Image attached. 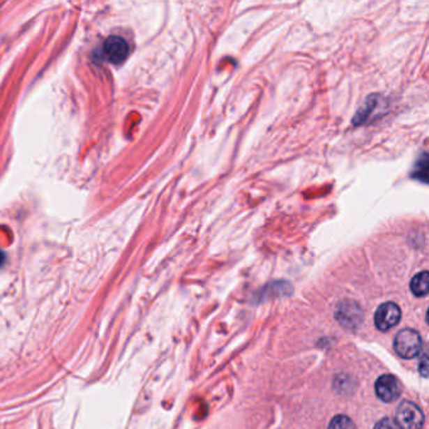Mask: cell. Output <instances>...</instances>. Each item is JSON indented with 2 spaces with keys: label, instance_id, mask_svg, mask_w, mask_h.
I'll list each match as a JSON object with an SVG mask.
<instances>
[{
  "label": "cell",
  "instance_id": "obj_9",
  "mask_svg": "<svg viewBox=\"0 0 429 429\" xmlns=\"http://www.w3.org/2000/svg\"><path fill=\"white\" fill-rule=\"evenodd\" d=\"M329 429H356L352 419L346 416H333L329 424Z\"/></svg>",
  "mask_w": 429,
  "mask_h": 429
},
{
  "label": "cell",
  "instance_id": "obj_6",
  "mask_svg": "<svg viewBox=\"0 0 429 429\" xmlns=\"http://www.w3.org/2000/svg\"><path fill=\"white\" fill-rule=\"evenodd\" d=\"M336 319L341 325L352 329L361 324L363 313L359 305H356L355 302L345 301L336 310Z\"/></svg>",
  "mask_w": 429,
  "mask_h": 429
},
{
  "label": "cell",
  "instance_id": "obj_7",
  "mask_svg": "<svg viewBox=\"0 0 429 429\" xmlns=\"http://www.w3.org/2000/svg\"><path fill=\"white\" fill-rule=\"evenodd\" d=\"M410 289L413 295H416V297H424L428 295L429 275L427 271H423L413 277V280L410 282Z\"/></svg>",
  "mask_w": 429,
  "mask_h": 429
},
{
  "label": "cell",
  "instance_id": "obj_3",
  "mask_svg": "<svg viewBox=\"0 0 429 429\" xmlns=\"http://www.w3.org/2000/svg\"><path fill=\"white\" fill-rule=\"evenodd\" d=\"M400 308L394 302H385L379 306L375 311L374 322L380 331H388L391 327L396 326L400 321Z\"/></svg>",
  "mask_w": 429,
  "mask_h": 429
},
{
  "label": "cell",
  "instance_id": "obj_11",
  "mask_svg": "<svg viewBox=\"0 0 429 429\" xmlns=\"http://www.w3.org/2000/svg\"><path fill=\"white\" fill-rule=\"evenodd\" d=\"M374 429H398L397 426L389 418H384L375 424Z\"/></svg>",
  "mask_w": 429,
  "mask_h": 429
},
{
  "label": "cell",
  "instance_id": "obj_4",
  "mask_svg": "<svg viewBox=\"0 0 429 429\" xmlns=\"http://www.w3.org/2000/svg\"><path fill=\"white\" fill-rule=\"evenodd\" d=\"M128 42L119 36L109 37L103 43V54L111 63H122L128 58Z\"/></svg>",
  "mask_w": 429,
  "mask_h": 429
},
{
  "label": "cell",
  "instance_id": "obj_1",
  "mask_svg": "<svg viewBox=\"0 0 429 429\" xmlns=\"http://www.w3.org/2000/svg\"><path fill=\"white\" fill-rule=\"evenodd\" d=\"M394 349L404 359H413L422 350V338L416 330L404 329L396 336Z\"/></svg>",
  "mask_w": 429,
  "mask_h": 429
},
{
  "label": "cell",
  "instance_id": "obj_8",
  "mask_svg": "<svg viewBox=\"0 0 429 429\" xmlns=\"http://www.w3.org/2000/svg\"><path fill=\"white\" fill-rule=\"evenodd\" d=\"M413 178H416L422 183H427V180H428V158H427V154H423L422 159L416 163V167L413 170Z\"/></svg>",
  "mask_w": 429,
  "mask_h": 429
},
{
  "label": "cell",
  "instance_id": "obj_12",
  "mask_svg": "<svg viewBox=\"0 0 429 429\" xmlns=\"http://www.w3.org/2000/svg\"><path fill=\"white\" fill-rule=\"evenodd\" d=\"M4 263V253L0 250V266Z\"/></svg>",
  "mask_w": 429,
  "mask_h": 429
},
{
  "label": "cell",
  "instance_id": "obj_2",
  "mask_svg": "<svg viewBox=\"0 0 429 429\" xmlns=\"http://www.w3.org/2000/svg\"><path fill=\"white\" fill-rule=\"evenodd\" d=\"M396 421L400 429H422L424 414L416 404L403 402L397 409Z\"/></svg>",
  "mask_w": 429,
  "mask_h": 429
},
{
  "label": "cell",
  "instance_id": "obj_10",
  "mask_svg": "<svg viewBox=\"0 0 429 429\" xmlns=\"http://www.w3.org/2000/svg\"><path fill=\"white\" fill-rule=\"evenodd\" d=\"M419 372L422 374L424 378L428 377V358H427V354L424 352L422 358L419 360Z\"/></svg>",
  "mask_w": 429,
  "mask_h": 429
},
{
  "label": "cell",
  "instance_id": "obj_5",
  "mask_svg": "<svg viewBox=\"0 0 429 429\" xmlns=\"http://www.w3.org/2000/svg\"><path fill=\"white\" fill-rule=\"evenodd\" d=\"M375 393L385 403H391L400 397L402 385L393 375H382L375 383Z\"/></svg>",
  "mask_w": 429,
  "mask_h": 429
}]
</instances>
